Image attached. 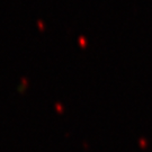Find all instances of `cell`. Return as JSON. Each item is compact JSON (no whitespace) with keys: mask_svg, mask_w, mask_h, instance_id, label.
I'll return each instance as SVG.
<instances>
[]
</instances>
